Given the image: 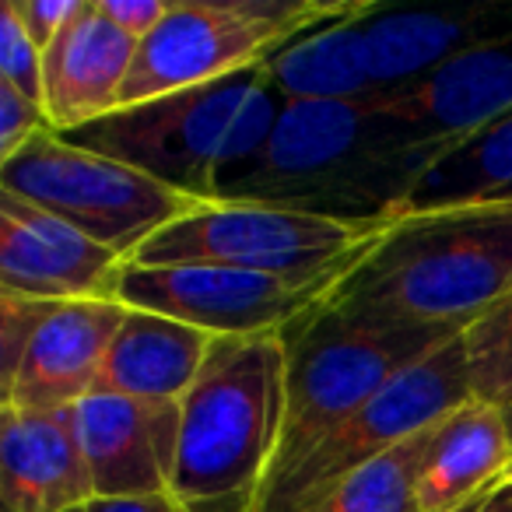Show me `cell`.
<instances>
[{"label":"cell","instance_id":"1","mask_svg":"<svg viewBox=\"0 0 512 512\" xmlns=\"http://www.w3.org/2000/svg\"><path fill=\"white\" fill-rule=\"evenodd\" d=\"M446 148L376 99L288 102L267 141L221 176L218 200L393 225Z\"/></svg>","mask_w":512,"mask_h":512},{"label":"cell","instance_id":"29","mask_svg":"<svg viewBox=\"0 0 512 512\" xmlns=\"http://www.w3.org/2000/svg\"><path fill=\"white\" fill-rule=\"evenodd\" d=\"M85 512H179L172 495H141V498H92Z\"/></svg>","mask_w":512,"mask_h":512},{"label":"cell","instance_id":"28","mask_svg":"<svg viewBox=\"0 0 512 512\" xmlns=\"http://www.w3.org/2000/svg\"><path fill=\"white\" fill-rule=\"evenodd\" d=\"M169 4H165V0H99L102 15H106L116 29L134 36L137 43L148 39L151 32L162 25V18L169 15Z\"/></svg>","mask_w":512,"mask_h":512},{"label":"cell","instance_id":"6","mask_svg":"<svg viewBox=\"0 0 512 512\" xmlns=\"http://www.w3.org/2000/svg\"><path fill=\"white\" fill-rule=\"evenodd\" d=\"M386 232L390 225L334 221L267 204L204 200L144 242L130 264L228 267L299 288H337Z\"/></svg>","mask_w":512,"mask_h":512},{"label":"cell","instance_id":"25","mask_svg":"<svg viewBox=\"0 0 512 512\" xmlns=\"http://www.w3.org/2000/svg\"><path fill=\"white\" fill-rule=\"evenodd\" d=\"M53 302L25 299L18 292H0V397L11 390L22 369L29 344Z\"/></svg>","mask_w":512,"mask_h":512},{"label":"cell","instance_id":"16","mask_svg":"<svg viewBox=\"0 0 512 512\" xmlns=\"http://www.w3.org/2000/svg\"><path fill=\"white\" fill-rule=\"evenodd\" d=\"M362 32L372 85L383 95L439 71L477 46L509 36L512 0L460 11H397L376 4L362 18Z\"/></svg>","mask_w":512,"mask_h":512},{"label":"cell","instance_id":"11","mask_svg":"<svg viewBox=\"0 0 512 512\" xmlns=\"http://www.w3.org/2000/svg\"><path fill=\"white\" fill-rule=\"evenodd\" d=\"M123 256L0 190V292L39 302H116Z\"/></svg>","mask_w":512,"mask_h":512},{"label":"cell","instance_id":"30","mask_svg":"<svg viewBox=\"0 0 512 512\" xmlns=\"http://www.w3.org/2000/svg\"><path fill=\"white\" fill-rule=\"evenodd\" d=\"M253 491H242V495L214 498V502H186L179 505V512H253Z\"/></svg>","mask_w":512,"mask_h":512},{"label":"cell","instance_id":"24","mask_svg":"<svg viewBox=\"0 0 512 512\" xmlns=\"http://www.w3.org/2000/svg\"><path fill=\"white\" fill-rule=\"evenodd\" d=\"M0 81L43 106V50L25 32L15 0H4L0 8Z\"/></svg>","mask_w":512,"mask_h":512},{"label":"cell","instance_id":"22","mask_svg":"<svg viewBox=\"0 0 512 512\" xmlns=\"http://www.w3.org/2000/svg\"><path fill=\"white\" fill-rule=\"evenodd\" d=\"M439 425L442 421H435L425 432L411 435L397 449L372 460L358 474H351L344 484H337L334 495L316 512H421L418 481H421V470H425L428 453L435 446Z\"/></svg>","mask_w":512,"mask_h":512},{"label":"cell","instance_id":"15","mask_svg":"<svg viewBox=\"0 0 512 512\" xmlns=\"http://www.w3.org/2000/svg\"><path fill=\"white\" fill-rule=\"evenodd\" d=\"M137 46L134 36L102 15L99 0H81L78 15L43 53V109L50 130L71 134L116 113Z\"/></svg>","mask_w":512,"mask_h":512},{"label":"cell","instance_id":"17","mask_svg":"<svg viewBox=\"0 0 512 512\" xmlns=\"http://www.w3.org/2000/svg\"><path fill=\"white\" fill-rule=\"evenodd\" d=\"M421 137L453 144L512 109V32L484 43L404 88L376 95Z\"/></svg>","mask_w":512,"mask_h":512},{"label":"cell","instance_id":"5","mask_svg":"<svg viewBox=\"0 0 512 512\" xmlns=\"http://www.w3.org/2000/svg\"><path fill=\"white\" fill-rule=\"evenodd\" d=\"M453 337L460 334L365 320L330 302H320L302 320L281 330L288 358L285 425H281L278 456L260 488L292 474L334 428L362 411L393 376L439 351Z\"/></svg>","mask_w":512,"mask_h":512},{"label":"cell","instance_id":"14","mask_svg":"<svg viewBox=\"0 0 512 512\" xmlns=\"http://www.w3.org/2000/svg\"><path fill=\"white\" fill-rule=\"evenodd\" d=\"M123 302H53L29 344L0 407L57 411L78 407L99 386V372L123 327Z\"/></svg>","mask_w":512,"mask_h":512},{"label":"cell","instance_id":"23","mask_svg":"<svg viewBox=\"0 0 512 512\" xmlns=\"http://www.w3.org/2000/svg\"><path fill=\"white\" fill-rule=\"evenodd\" d=\"M463 341V365H467L470 400L488 404L495 411L512 407V292L498 299L488 313H481Z\"/></svg>","mask_w":512,"mask_h":512},{"label":"cell","instance_id":"19","mask_svg":"<svg viewBox=\"0 0 512 512\" xmlns=\"http://www.w3.org/2000/svg\"><path fill=\"white\" fill-rule=\"evenodd\" d=\"M512 442L505 414L488 404H463L442 418L418 481L421 512H460L474 498L509 481Z\"/></svg>","mask_w":512,"mask_h":512},{"label":"cell","instance_id":"33","mask_svg":"<svg viewBox=\"0 0 512 512\" xmlns=\"http://www.w3.org/2000/svg\"><path fill=\"white\" fill-rule=\"evenodd\" d=\"M505 414V428H509V442H512V407L509 411H502ZM509 477H512V470H509Z\"/></svg>","mask_w":512,"mask_h":512},{"label":"cell","instance_id":"34","mask_svg":"<svg viewBox=\"0 0 512 512\" xmlns=\"http://www.w3.org/2000/svg\"><path fill=\"white\" fill-rule=\"evenodd\" d=\"M509 488H512V477H509Z\"/></svg>","mask_w":512,"mask_h":512},{"label":"cell","instance_id":"20","mask_svg":"<svg viewBox=\"0 0 512 512\" xmlns=\"http://www.w3.org/2000/svg\"><path fill=\"white\" fill-rule=\"evenodd\" d=\"M369 15V11H365ZM337 18L309 29L264 60V78L281 102H372L362 18Z\"/></svg>","mask_w":512,"mask_h":512},{"label":"cell","instance_id":"26","mask_svg":"<svg viewBox=\"0 0 512 512\" xmlns=\"http://www.w3.org/2000/svg\"><path fill=\"white\" fill-rule=\"evenodd\" d=\"M39 130H50L46 109L0 81V162L18 155Z\"/></svg>","mask_w":512,"mask_h":512},{"label":"cell","instance_id":"3","mask_svg":"<svg viewBox=\"0 0 512 512\" xmlns=\"http://www.w3.org/2000/svg\"><path fill=\"white\" fill-rule=\"evenodd\" d=\"M281 106L264 67H253L214 85L123 106L60 137L193 200H218L221 176L267 141Z\"/></svg>","mask_w":512,"mask_h":512},{"label":"cell","instance_id":"7","mask_svg":"<svg viewBox=\"0 0 512 512\" xmlns=\"http://www.w3.org/2000/svg\"><path fill=\"white\" fill-rule=\"evenodd\" d=\"M372 8L376 0H176L137 46L116 109L253 71L302 32Z\"/></svg>","mask_w":512,"mask_h":512},{"label":"cell","instance_id":"9","mask_svg":"<svg viewBox=\"0 0 512 512\" xmlns=\"http://www.w3.org/2000/svg\"><path fill=\"white\" fill-rule=\"evenodd\" d=\"M463 404H470L467 365H463V341L453 337L439 351L393 376L362 411L334 428L292 474L256 491L253 512H316L334 495L337 484L397 449L411 435L449 418Z\"/></svg>","mask_w":512,"mask_h":512},{"label":"cell","instance_id":"32","mask_svg":"<svg viewBox=\"0 0 512 512\" xmlns=\"http://www.w3.org/2000/svg\"><path fill=\"white\" fill-rule=\"evenodd\" d=\"M498 488H502V484H498ZM498 488H495V491H498ZM495 491H488V495L474 498V502H470V505H463V509H460V512H481V509H484V502H488V498H491V495H495Z\"/></svg>","mask_w":512,"mask_h":512},{"label":"cell","instance_id":"8","mask_svg":"<svg viewBox=\"0 0 512 512\" xmlns=\"http://www.w3.org/2000/svg\"><path fill=\"white\" fill-rule=\"evenodd\" d=\"M0 190L67 221L127 264L144 242L204 204L116 158L78 148L57 130H39L18 155L0 162Z\"/></svg>","mask_w":512,"mask_h":512},{"label":"cell","instance_id":"12","mask_svg":"<svg viewBox=\"0 0 512 512\" xmlns=\"http://www.w3.org/2000/svg\"><path fill=\"white\" fill-rule=\"evenodd\" d=\"M74 414L95 498L172 495L179 404H148L95 390L74 407Z\"/></svg>","mask_w":512,"mask_h":512},{"label":"cell","instance_id":"4","mask_svg":"<svg viewBox=\"0 0 512 512\" xmlns=\"http://www.w3.org/2000/svg\"><path fill=\"white\" fill-rule=\"evenodd\" d=\"M288 358L281 334L214 337L197 379L179 400V453L172 498L260 491L285 425Z\"/></svg>","mask_w":512,"mask_h":512},{"label":"cell","instance_id":"13","mask_svg":"<svg viewBox=\"0 0 512 512\" xmlns=\"http://www.w3.org/2000/svg\"><path fill=\"white\" fill-rule=\"evenodd\" d=\"M92 498L74 407H0V512H74Z\"/></svg>","mask_w":512,"mask_h":512},{"label":"cell","instance_id":"31","mask_svg":"<svg viewBox=\"0 0 512 512\" xmlns=\"http://www.w3.org/2000/svg\"><path fill=\"white\" fill-rule=\"evenodd\" d=\"M481 512H512V488H509V481H505L502 488H498L495 495L484 502Z\"/></svg>","mask_w":512,"mask_h":512},{"label":"cell","instance_id":"18","mask_svg":"<svg viewBox=\"0 0 512 512\" xmlns=\"http://www.w3.org/2000/svg\"><path fill=\"white\" fill-rule=\"evenodd\" d=\"M211 341V334L169 316L127 309L120 334L102 362L95 390L148 400V404H179L197 379Z\"/></svg>","mask_w":512,"mask_h":512},{"label":"cell","instance_id":"10","mask_svg":"<svg viewBox=\"0 0 512 512\" xmlns=\"http://www.w3.org/2000/svg\"><path fill=\"white\" fill-rule=\"evenodd\" d=\"M334 288H299L267 274L228 267H141L127 264L116 302L127 309L169 316L211 337L281 334L295 320L327 302Z\"/></svg>","mask_w":512,"mask_h":512},{"label":"cell","instance_id":"35","mask_svg":"<svg viewBox=\"0 0 512 512\" xmlns=\"http://www.w3.org/2000/svg\"><path fill=\"white\" fill-rule=\"evenodd\" d=\"M74 512H85V509H74Z\"/></svg>","mask_w":512,"mask_h":512},{"label":"cell","instance_id":"21","mask_svg":"<svg viewBox=\"0 0 512 512\" xmlns=\"http://www.w3.org/2000/svg\"><path fill=\"white\" fill-rule=\"evenodd\" d=\"M512 200V109L446 148L411 193L404 214Z\"/></svg>","mask_w":512,"mask_h":512},{"label":"cell","instance_id":"2","mask_svg":"<svg viewBox=\"0 0 512 512\" xmlns=\"http://www.w3.org/2000/svg\"><path fill=\"white\" fill-rule=\"evenodd\" d=\"M509 292L512 200H502L393 221L327 302L365 320L463 334Z\"/></svg>","mask_w":512,"mask_h":512},{"label":"cell","instance_id":"27","mask_svg":"<svg viewBox=\"0 0 512 512\" xmlns=\"http://www.w3.org/2000/svg\"><path fill=\"white\" fill-rule=\"evenodd\" d=\"M18 18H22L25 32L39 50H50V43L67 29L74 15H78L81 0H15Z\"/></svg>","mask_w":512,"mask_h":512}]
</instances>
